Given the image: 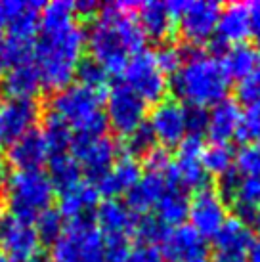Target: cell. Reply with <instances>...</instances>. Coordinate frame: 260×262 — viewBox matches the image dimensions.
<instances>
[{
  "label": "cell",
  "mask_w": 260,
  "mask_h": 262,
  "mask_svg": "<svg viewBox=\"0 0 260 262\" xmlns=\"http://www.w3.org/2000/svg\"><path fill=\"white\" fill-rule=\"evenodd\" d=\"M226 203L233 207L237 219L254 220L260 211V178L254 176H243L233 168L228 174L220 178V188Z\"/></svg>",
  "instance_id": "5bb4252c"
},
{
  "label": "cell",
  "mask_w": 260,
  "mask_h": 262,
  "mask_svg": "<svg viewBox=\"0 0 260 262\" xmlns=\"http://www.w3.org/2000/svg\"><path fill=\"white\" fill-rule=\"evenodd\" d=\"M33 224H35V230H36V233H38L40 243L52 245V243L63 233L67 222H65V219L59 214L58 209H48V211H44Z\"/></svg>",
  "instance_id": "e575fe53"
},
{
  "label": "cell",
  "mask_w": 260,
  "mask_h": 262,
  "mask_svg": "<svg viewBox=\"0 0 260 262\" xmlns=\"http://www.w3.org/2000/svg\"><path fill=\"white\" fill-rule=\"evenodd\" d=\"M0 262H14V260H10V258H8V256L0 255Z\"/></svg>",
  "instance_id": "db71d44e"
},
{
  "label": "cell",
  "mask_w": 260,
  "mask_h": 262,
  "mask_svg": "<svg viewBox=\"0 0 260 262\" xmlns=\"http://www.w3.org/2000/svg\"><path fill=\"white\" fill-rule=\"evenodd\" d=\"M189 211V197L188 191L182 189L178 184H170L166 191L161 195L157 205L153 207V214L161 219L168 228L182 226L184 220L188 219Z\"/></svg>",
  "instance_id": "83f0119b"
},
{
  "label": "cell",
  "mask_w": 260,
  "mask_h": 262,
  "mask_svg": "<svg viewBox=\"0 0 260 262\" xmlns=\"http://www.w3.org/2000/svg\"><path fill=\"white\" fill-rule=\"evenodd\" d=\"M124 262H165V258L161 255L159 247L138 243V245L130 249V253Z\"/></svg>",
  "instance_id": "7bdbcfd3"
},
{
  "label": "cell",
  "mask_w": 260,
  "mask_h": 262,
  "mask_svg": "<svg viewBox=\"0 0 260 262\" xmlns=\"http://www.w3.org/2000/svg\"><path fill=\"white\" fill-rule=\"evenodd\" d=\"M96 228L100 230L103 239H115V237H124L130 239L134 235L138 214L123 199H105L98 205L94 212Z\"/></svg>",
  "instance_id": "ac0fdd59"
},
{
  "label": "cell",
  "mask_w": 260,
  "mask_h": 262,
  "mask_svg": "<svg viewBox=\"0 0 260 262\" xmlns=\"http://www.w3.org/2000/svg\"><path fill=\"white\" fill-rule=\"evenodd\" d=\"M142 167L138 159L130 155H119V159L113 163L105 174L98 182H92L98 188L100 195H105L107 199H119L121 195H126L130 189L136 186V182L142 176Z\"/></svg>",
  "instance_id": "7402d4cb"
},
{
  "label": "cell",
  "mask_w": 260,
  "mask_h": 262,
  "mask_svg": "<svg viewBox=\"0 0 260 262\" xmlns=\"http://www.w3.org/2000/svg\"><path fill=\"white\" fill-rule=\"evenodd\" d=\"M130 249H132L130 239H124V237L103 239V258L105 262H124Z\"/></svg>",
  "instance_id": "b9f144b4"
},
{
  "label": "cell",
  "mask_w": 260,
  "mask_h": 262,
  "mask_svg": "<svg viewBox=\"0 0 260 262\" xmlns=\"http://www.w3.org/2000/svg\"><path fill=\"white\" fill-rule=\"evenodd\" d=\"M84 33L90 58L105 67L107 73H123L128 59L145 50L147 40L132 2L103 4Z\"/></svg>",
  "instance_id": "7a4b0ae2"
},
{
  "label": "cell",
  "mask_w": 260,
  "mask_h": 262,
  "mask_svg": "<svg viewBox=\"0 0 260 262\" xmlns=\"http://www.w3.org/2000/svg\"><path fill=\"white\" fill-rule=\"evenodd\" d=\"M207 124H209V111L205 110V107L186 105V128H188V136H199V138H203L207 134Z\"/></svg>",
  "instance_id": "60d3db41"
},
{
  "label": "cell",
  "mask_w": 260,
  "mask_h": 262,
  "mask_svg": "<svg viewBox=\"0 0 260 262\" xmlns=\"http://www.w3.org/2000/svg\"><path fill=\"white\" fill-rule=\"evenodd\" d=\"M46 174H48L52 186H54V189L58 193L82 180V170H80L79 163L75 161L71 153L50 155V159H48V172Z\"/></svg>",
  "instance_id": "f546056e"
},
{
  "label": "cell",
  "mask_w": 260,
  "mask_h": 262,
  "mask_svg": "<svg viewBox=\"0 0 260 262\" xmlns=\"http://www.w3.org/2000/svg\"><path fill=\"white\" fill-rule=\"evenodd\" d=\"M205 144L199 136H186L178 144L176 159H172V178L186 191L209 188V172L203 167Z\"/></svg>",
  "instance_id": "4fadbf2b"
},
{
  "label": "cell",
  "mask_w": 260,
  "mask_h": 262,
  "mask_svg": "<svg viewBox=\"0 0 260 262\" xmlns=\"http://www.w3.org/2000/svg\"><path fill=\"white\" fill-rule=\"evenodd\" d=\"M163 258L168 262H209V241L195 232L189 224L170 228L159 245Z\"/></svg>",
  "instance_id": "9a60e30c"
},
{
  "label": "cell",
  "mask_w": 260,
  "mask_h": 262,
  "mask_svg": "<svg viewBox=\"0 0 260 262\" xmlns=\"http://www.w3.org/2000/svg\"><path fill=\"white\" fill-rule=\"evenodd\" d=\"M8 207L14 216L35 222L52 209L56 189L44 170H15L6 180Z\"/></svg>",
  "instance_id": "5b68a950"
},
{
  "label": "cell",
  "mask_w": 260,
  "mask_h": 262,
  "mask_svg": "<svg viewBox=\"0 0 260 262\" xmlns=\"http://www.w3.org/2000/svg\"><path fill=\"white\" fill-rule=\"evenodd\" d=\"M203 167L209 176L222 178L235 167V153L230 144H210L203 151Z\"/></svg>",
  "instance_id": "1f68e13d"
},
{
  "label": "cell",
  "mask_w": 260,
  "mask_h": 262,
  "mask_svg": "<svg viewBox=\"0 0 260 262\" xmlns=\"http://www.w3.org/2000/svg\"><path fill=\"white\" fill-rule=\"evenodd\" d=\"M245 144L260 142V103L258 105H245L239 119L237 136Z\"/></svg>",
  "instance_id": "8d00e7d4"
},
{
  "label": "cell",
  "mask_w": 260,
  "mask_h": 262,
  "mask_svg": "<svg viewBox=\"0 0 260 262\" xmlns=\"http://www.w3.org/2000/svg\"><path fill=\"white\" fill-rule=\"evenodd\" d=\"M8 19H10V15H8V2H0V31L8 27Z\"/></svg>",
  "instance_id": "681fc988"
},
{
  "label": "cell",
  "mask_w": 260,
  "mask_h": 262,
  "mask_svg": "<svg viewBox=\"0 0 260 262\" xmlns=\"http://www.w3.org/2000/svg\"><path fill=\"white\" fill-rule=\"evenodd\" d=\"M184 56H186V48H182L178 44H170V42H163L155 50V58L159 61L161 69L165 71L168 77H172L178 67L182 66L184 61Z\"/></svg>",
  "instance_id": "f35d334b"
},
{
  "label": "cell",
  "mask_w": 260,
  "mask_h": 262,
  "mask_svg": "<svg viewBox=\"0 0 260 262\" xmlns=\"http://www.w3.org/2000/svg\"><path fill=\"white\" fill-rule=\"evenodd\" d=\"M40 245L33 222L14 214L0 220V255L14 262H31L40 256Z\"/></svg>",
  "instance_id": "8fae6325"
},
{
  "label": "cell",
  "mask_w": 260,
  "mask_h": 262,
  "mask_svg": "<svg viewBox=\"0 0 260 262\" xmlns=\"http://www.w3.org/2000/svg\"><path fill=\"white\" fill-rule=\"evenodd\" d=\"M69 153L79 163L82 174H86V180L90 182H98L119 159V147L115 140L109 138L107 134L75 136Z\"/></svg>",
  "instance_id": "30bf717a"
},
{
  "label": "cell",
  "mask_w": 260,
  "mask_h": 262,
  "mask_svg": "<svg viewBox=\"0 0 260 262\" xmlns=\"http://www.w3.org/2000/svg\"><path fill=\"white\" fill-rule=\"evenodd\" d=\"M157 147V140L153 136L151 128L147 126V123L142 124L140 128H136L134 132H130L128 136H124V149H126V155L130 157H147L149 153Z\"/></svg>",
  "instance_id": "d590c367"
},
{
  "label": "cell",
  "mask_w": 260,
  "mask_h": 262,
  "mask_svg": "<svg viewBox=\"0 0 260 262\" xmlns=\"http://www.w3.org/2000/svg\"><path fill=\"white\" fill-rule=\"evenodd\" d=\"M258 58L260 50L256 46L249 42H241L224 48V54H222L220 61H222V66H224L226 73H228L230 79L241 80L253 71Z\"/></svg>",
  "instance_id": "f1b7e54d"
},
{
  "label": "cell",
  "mask_w": 260,
  "mask_h": 262,
  "mask_svg": "<svg viewBox=\"0 0 260 262\" xmlns=\"http://www.w3.org/2000/svg\"><path fill=\"white\" fill-rule=\"evenodd\" d=\"M212 239H214L216 253L247 256L251 245L254 243V233L249 222L237 216H230Z\"/></svg>",
  "instance_id": "4316f807"
},
{
  "label": "cell",
  "mask_w": 260,
  "mask_h": 262,
  "mask_svg": "<svg viewBox=\"0 0 260 262\" xmlns=\"http://www.w3.org/2000/svg\"><path fill=\"white\" fill-rule=\"evenodd\" d=\"M103 98V92H96L75 82L54 92L48 113L65 121L75 136H101L107 130Z\"/></svg>",
  "instance_id": "277c9868"
},
{
  "label": "cell",
  "mask_w": 260,
  "mask_h": 262,
  "mask_svg": "<svg viewBox=\"0 0 260 262\" xmlns=\"http://www.w3.org/2000/svg\"><path fill=\"white\" fill-rule=\"evenodd\" d=\"M40 119V105L36 100L6 98L0 102V134L4 142H14L27 132L35 130Z\"/></svg>",
  "instance_id": "e0dca14e"
},
{
  "label": "cell",
  "mask_w": 260,
  "mask_h": 262,
  "mask_svg": "<svg viewBox=\"0 0 260 262\" xmlns=\"http://www.w3.org/2000/svg\"><path fill=\"white\" fill-rule=\"evenodd\" d=\"M170 184H176L172 178V167L165 170V172L145 168V172H142L136 186L126 193L124 203L128 205L138 216L145 214V212H151L153 207L157 205V201H159L161 195L165 193Z\"/></svg>",
  "instance_id": "d6986e66"
},
{
  "label": "cell",
  "mask_w": 260,
  "mask_h": 262,
  "mask_svg": "<svg viewBox=\"0 0 260 262\" xmlns=\"http://www.w3.org/2000/svg\"><path fill=\"white\" fill-rule=\"evenodd\" d=\"M10 69V54H8V42L6 37L0 35V79L6 75V71Z\"/></svg>",
  "instance_id": "bcb514c9"
},
{
  "label": "cell",
  "mask_w": 260,
  "mask_h": 262,
  "mask_svg": "<svg viewBox=\"0 0 260 262\" xmlns=\"http://www.w3.org/2000/svg\"><path fill=\"white\" fill-rule=\"evenodd\" d=\"M0 80H2V92L6 98L35 100L44 88L42 77H40V71L35 61L12 66Z\"/></svg>",
  "instance_id": "cb8c5ba5"
},
{
  "label": "cell",
  "mask_w": 260,
  "mask_h": 262,
  "mask_svg": "<svg viewBox=\"0 0 260 262\" xmlns=\"http://www.w3.org/2000/svg\"><path fill=\"white\" fill-rule=\"evenodd\" d=\"M136 17L145 37L153 40H166L176 25L170 2L151 0L136 4Z\"/></svg>",
  "instance_id": "d4e9b609"
},
{
  "label": "cell",
  "mask_w": 260,
  "mask_h": 262,
  "mask_svg": "<svg viewBox=\"0 0 260 262\" xmlns=\"http://www.w3.org/2000/svg\"><path fill=\"white\" fill-rule=\"evenodd\" d=\"M58 195V211L65 219V222L92 219L100 205V191L90 180H80L71 188L59 191Z\"/></svg>",
  "instance_id": "44dd1931"
},
{
  "label": "cell",
  "mask_w": 260,
  "mask_h": 262,
  "mask_svg": "<svg viewBox=\"0 0 260 262\" xmlns=\"http://www.w3.org/2000/svg\"><path fill=\"white\" fill-rule=\"evenodd\" d=\"M249 37V6L245 2H231L220 10L214 40L220 46H233L245 42Z\"/></svg>",
  "instance_id": "603a6c76"
},
{
  "label": "cell",
  "mask_w": 260,
  "mask_h": 262,
  "mask_svg": "<svg viewBox=\"0 0 260 262\" xmlns=\"http://www.w3.org/2000/svg\"><path fill=\"white\" fill-rule=\"evenodd\" d=\"M2 142H4V140H2V134H0V144H2Z\"/></svg>",
  "instance_id": "11a10c76"
},
{
  "label": "cell",
  "mask_w": 260,
  "mask_h": 262,
  "mask_svg": "<svg viewBox=\"0 0 260 262\" xmlns=\"http://www.w3.org/2000/svg\"><path fill=\"white\" fill-rule=\"evenodd\" d=\"M103 113L109 126L124 138L145 124L147 103L121 80L107 88L103 98Z\"/></svg>",
  "instance_id": "ba28073f"
},
{
  "label": "cell",
  "mask_w": 260,
  "mask_h": 262,
  "mask_svg": "<svg viewBox=\"0 0 260 262\" xmlns=\"http://www.w3.org/2000/svg\"><path fill=\"white\" fill-rule=\"evenodd\" d=\"M174 21L182 37L191 46H201L214 38L222 6L214 0H178L170 2Z\"/></svg>",
  "instance_id": "52a82bcc"
},
{
  "label": "cell",
  "mask_w": 260,
  "mask_h": 262,
  "mask_svg": "<svg viewBox=\"0 0 260 262\" xmlns=\"http://www.w3.org/2000/svg\"><path fill=\"white\" fill-rule=\"evenodd\" d=\"M77 80L79 84L90 88V90H96V92H103L109 88V73L105 67H101L96 59L86 58L82 59L77 67Z\"/></svg>",
  "instance_id": "836d02e7"
},
{
  "label": "cell",
  "mask_w": 260,
  "mask_h": 262,
  "mask_svg": "<svg viewBox=\"0 0 260 262\" xmlns=\"http://www.w3.org/2000/svg\"><path fill=\"white\" fill-rule=\"evenodd\" d=\"M40 132H42L44 140H46V146L50 149V155L69 153L75 134H73L71 126L65 123V121H61L59 117L52 115V113H48Z\"/></svg>",
  "instance_id": "4dcf8cb0"
},
{
  "label": "cell",
  "mask_w": 260,
  "mask_h": 262,
  "mask_svg": "<svg viewBox=\"0 0 260 262\" xmlns=\"http://www.w3.org/2000/svg\"><path fill=\"white\" fill-rule=\"evenodd\" d=\"M52 262H105L103 237L94 220L67 222L63 233L50 245Z\"/></svg>",
  "instance_id": "8992f818"
},
{
  "label": "cell",
  "mask_w": 260,
  "mask_h": 262,
  "mask_svg": "<svg viewBox=\"0 0 260 262\" xmlns=\"http://www.w3.org/2000/svg\"><path fill=\"white\" fill-rule=\"evenodd\" d=\"M86 48V33L77 19L73 2L44 4L35 38V63L42 84L58 92L73 84Z\"/></svg>",
  "instance_id": "6da1fadb"
},
{
  "label": "cell",
  "mask_w": 260,
  "mask_h": 262,
  "mask_svg": "<svg viewBox=\"0 0 260 262\" xmlns=\"http://www.w3.org/2000/svg\"><path fill=\"white\" fill-rule=\"evenodd\" d=\"M247 262H260V237L254 239V243L251 245L249 253H247Z\"/></svg>",
  "instance_id": "c3c4849f"
},
{
  "label": "cell",
  "mask_w": 260,
  "mask_h": 262,
  "mask_svg": "<svg viewBox=\"0 0 260 262\" xmlns=\"http://www.w3.org/2000/svg\"><path fill=\"white\" fill-rule=\"evenodd\" d=\"M235 170L243 176L260 178V142L245 144L235 153Z\"/></svg>",
  "instance_id": "74e56055"
},
{
  "label": "cell",
  "mask_w": 260,
  "mask_h": 262,
  "mask_svg": "<svg viewBox=\"0 0 260 262\" xmlns=\"http://www.w3.org/2000/svg\"><path fill=\"white\" fill-rule=\"evenodd\" d=\"M168 232H170V228L161 219H157L153 212L140 214L136 220V228H134V233L138 235L140 243L153 245V247H159Z\"/></svg>",
  "instance_id": "d6a6232c"
},
{
  "label": "cell",
  "mask_w": 260,
  "mask_h": 262,
  "mask_svg": "<svg viewBox=\"0 0 260 262\" xmlns=\"http://www.w3.org/2000/svg\"><path fill=\"white\" fill-rule=\"evenodd\" d=\"M168 80L178 102L205 110L226 100L231 84L220 58L201 48H186L182 66Z\"/></svg>",
  "instance_id": "3957f363"
},
{
  "label": "cell",
  "mask_w": 260,
  "mask_h": 262,
  "mask_svg": "<svg viewBox=\"0 0 260 262\" xmlns=\"http://www.w3.org/2000/svg\"><path fill=\"white\" fill-rule=\"evenodd\" d=\"M123 79L124 84L132 88L145 103H159L170 88L168 75L161 69L155 52L149 50H142L128 59L123 69Z\"/></svg>",
  "instance_id": "9c48e42d"
},
{
  "label": "cell",
  "mask_w": 260,
  "mask_h": 262,
  "mask_svg": "<svg viewBox=\"0 0 260 262\" xmlns=\"http://www.w3.org/2000/svg\"><path fill=\"white\" fill-rule=\"evenodd\" d=\"M188 219L189 226L205 239L214 237L218 230L224 226L226 220L230 219L228 216V203L222 197V193L212 186L199 189L189 199Z\"/></svg>",
  "instance_id": "7c38bea8"
},
{
  "label": "cell",
  "mask_w": 260,
  "mask_h": 262,
  "mask_svg": "<svg viewBox=\"0 0 260 262\" xmlns=\"http://www.w3.org/2000/svg\"><path fill=\"white\" fill-rule=\"evenodd\" d=\"M6 155L8 163L15 170H42L50 159V149L46 146L42 132L35 128L10 142Z\"/></svg>",
  "instance_id": "ffe728a7"
},
{
  "label": "cell",
  "mask_w": 260,
  "mask_h": 262,
  "mask_svg": "<svg viewBox=\"0 0 260 262\" xmlns=\"http://www.w3.org/2000/svg\"><path fill=\"white\" fill-rule=\"evenodd\" d=\"M73 6H75L77 17H88V19H92V17H96V14L100 12L103 4L92 2V0H82V2H73Z\"/></svg>",
  "instance_id": "f6af8a7d"
},
{
  "label": "cell",
  "mask_w": 260,
  "mask_h": 262,
  "mask_svg": "<svg viewBox=\"0 0 260 262\" xmlns=\"http://www.w3.org/2000/svg\"><path fill=\"white\" fill-rule=\"evenodd\" d=\"M241 110L235 100L226 98L209 111V124H207V136L212 144H230L231 138L237 136Z\"/></svg>",
  "instance_id": "484cf974"
},
{
  "label": "cell",
  "mask_w": 260,
  "mask_h": 262,
  "mask_svg": "<svg viewBox=\"0 0 260 262\" xmlns=\"http://www.w3.org/2000/svg\"><path fill=\"white\" fill-rule=\"evenodd\" d=\"M249 6V37L260 46V0L247 4Z\"/></svg>",
  "instance_id": "ee69618b"
},
{
  "label": "cell",
  "mask_w": 260,
  "mask_h": 262,
  "mask_svg": "<svg viewBox=\"0 0 260 262\" xmlns=\"http://www.w3.org/2000/svg\"><path fill=\"white\" fill-rule=\"evenodd\" d=\"M209 262H247V256L241 255H226V253H216L214 256H210Z\"/></svg>",
  "instance_id": "7dc6e473"
},
{
  "label": "cell",
  "mask_w": 260,
  "mask_h": 262,
  "mask_svg": "<svg viewBox=\"0 0 260 262\" xmlns=\"http://www.w3.org/2000/svg\"><path fill=\"white\" fill-rule=\"evenodd\" d=\"M237 98L239 102L245 105H258L260 103V58L256 66L245 79L239 80L237 86Z\"/></svg>",
  "instance_id": "ab89813d"
},
{
  "label": "cell",
  "mask_w": 260,
  "mask_h": 262,
  "mask_svg": "<svg viewBox=\"0 0 260 262\" xmlns=\"http://www.w3.org/2000/svg\"><path fill=\"white\" fill-rule=\"evenodd\" d=\"M147 126L151 128L155 140L165 147L178 146L188 136L186 128V105L178 100H161L153 105Z\"/></svg>",
  "instance_id": "2e32d148"
},
{
  "label": "cell",
  "mask_w": 260,
  "mask_h": 262,
  "mask_svg": "<svg viewBox=\"0 0 260 262\" xmlns=\"http://www.w3.org/2000/svg\"><path fill=\"white\" fill-rule=\"evenodd\" d=\"M8 180V165H6V159L0 155V188L6 184Z\"/></svg>",
  "instance_id": "f907efd6"
},
{
  "label": "cell",
  "mask_w": 260,
  "mask_h": 262,
  "mask_svg": "<svg viewBox=\"0 0 260 262\" xmlns=\"http://www.w3.org/2000/svg\"><path fill=\"white\" fill-rule=\"evenodd\" d=\"M254 222H256V228H258V232H260V211H258V214H256V219H254Z\"/></svg>",
  "instance_id": "f5cc1de1"
},
{
  "label": "cell",
  "mask_w": 260,
  "mask_h": 262,
  "mask_svg": "<svg viewBox=\"0 0 260 262\" xmlns=\"http://www.w3.org/2000/svg\"><path fill=\"white\" fill-rule=\"evenodd\" d=\"M4 211H6V203H4V197L0 195V220L6 216V214H4Z\"/></svg>",
  "instance_id": "816d5d0a"
}]
</instances>
